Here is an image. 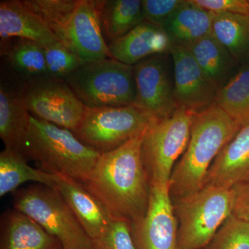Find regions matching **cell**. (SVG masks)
I'll return each instance as SVG.
<instances>
[{"mask_svg": "<svg viewBox=\"0 0 249 249\" xmlns=\"http://www.w3.org/2000/svg\"><path fill=\"white\" fill-rule=\"evenodd\" d=\"M25 98L31 115L73 132L86 110L65 80L49 78L27 83Z\"/></svg>", "mask_w": 249, "mask_h": 249, "instance_id": "9c48e42d", "label": "cell"}, {"mask_svg": "<svg viewBox=\"0 0 249 249\" xmlns=\"http://www.w3.org/2000/svg\"><path fill=\"white\" fill-rule=\"evenodd\" d=\"M188 49L205 76L217 91L231 78L237 62L212 34L198 40Z\"/></svg>", "mask_w": 249, "mask_h": 249, "instance_id": "cb8c5ba5", "label": "cell"}, {"mask_svg": "<svg viewBox=\"0 0 249 249\" xmlns=\"http://www.w3.org/2000/svg\"><path fill=\"white\" fill-rule=\"evenodd\" d=\"M27 160L18 152L4 148L0 154V196L17 191L19 186L34 181L55 188L62 177L36 169L28 164Z\"/></svg>", "mask_w": 249, "mask_h": 249, "instance_id": "603a6c76", "label": "cell"}, {"mask_svg": "<svg viewBox=\"0 0 249 249\" xmlns=\"http://www.w3.org/2000/svg\"><path fill=\"white\" fill-rule=\"evenodd\" d=\"M144 132L115 150L101 154L83 184L113 219L130 224L144 217L150 201V184L142 156Z\"/></svg>", "mask_w": 249, "mask_h": 249, "instance_id": "6da1fadb", "label": "cell"}, {"mask_svg": "<svg viewBox=\"0 0 249 249\" xmlns=\"http://www.w3.org/2000/svg\"><path fill=\"white\" fill-rule=\"evenodd\" d=\"M65 45L84 62L111 58L96 1L78 0L65 31Z\"/></svg>", "mask_w": 249, "mask_h": 249, "instance_id": "5bb4252c", "label": "cell"}, {"mask_svg": "<svg viewBox=\"0 0 249 249\" xmlns=\"http://www.w3.org/2000/svg\"><path fill=\"white\" fill-rule=\"evenodd\" d=\"M130 227L137 249H178V222L169 184L150 186L146 214Z\"/></svg>", "mask_w": 249, "mask_h": 249, "instance_id": "30bf717a", "label": "cell"}, {"mask_svg": "<svg viewBox=\"0 0 249 249\" xmlns=\"http://www.w3.org/2000/svg\"><path fill=\"white\" fill-rule=\"evenodd\" d=\"M55 189L70 206L91 242L107 231L114 219L101 201L82 183L62 178Z\"/></svg>", "mask_w": 249, "mask_h": 249, "instance_id": "9a60e30c", "label": "cell"}, {"mask_svg": "<svg viewBox=\"0 0 249 249\" xmlns=\"http://www.w3.org/2000/svg\"><path fill=\"white\" fill-rule=\"evenodd\" d=\"M0 249H64L56 237L18 210H8L0 219Z\"/></svg>", "mask_w": 249, "mask_h": 249, "instance_id": "d6986e66", "label": "cell"}, {"mask_svg": "<svg viewBox=\"0 0 249 249\" xmlns=\"http://www.w3.org/2000/svg\"><path fill=\"white\" fill-rule=\"evenodd\" d=\"M155 119L135 105L86 107L73 134L85 145L100 153H106L142 133Z\"/></svg>", "mask_w": 249, "mask_h": 249, "instance_id": "ba28073f", "label": "cell"}, {"mask_svg": "<svg viewBox=\"0 0 249 249\" xmlns=\"http://www.w3.org/2000/svg\"><path fill=\"white\" fill-rule=\"evenodd\" d=\"M231 190L232 215L249 222V183H239Z\"/></svg>", "mask_w": 249, "mask_h": 249, "instance_id": "d6a6232c", "label": "cell"}, {"mask_svg": "<svg viewBox=\"0 0 249 249\" xmlns=\"http://www.w3.org/2000/svg\"><path fill=\"white\" fill-rule=\"evenodd\" d=\"M172 46L163 28L143 21L108 48L111 58L133 66L152 55L170 53Z\"/></svg>", "mask_w": 249, "mask_h": 249, "instance_id": "2e32d148", "label": "cell"}, {"mask_svg": "<svg viewBox=\"0 0 249 249\" xmlns=\"http://www.w3.org/2000/svg\"><path fill=\"white\" fill-rule=\"evenodd\" d=\"M173 204L178 249H204L232 214V190L207 185Z\"/></svg>", "mask_w": 249, "mask_h": 249, "instance_id": "277c9868", "label": "cell"}, {"mask_svg": "<svg viewBox=\"0 0 249 249\" xmlns=\"http://www.w3.org/2000/svg\"><path fill=\"white\" fill-rule=\"evenodd\" d=\"M13 205L58 239L64 249H93L89 237L55 188L36 183L18 189L13 193Z\"/></svg>", "mask_w": 249, "mask_h": 249, "instance_id": "8992f818", "label": "cell"}, {"mask_svg": "<svg viewBox=\"0 0 249 249\" xmlns=\"http://www.w3.org/2000/svg\"><path fill=\"white\" fill-rule=\"evenodd\" d=\"M170 53L174 65V96L178 108L194 113L211 107L217 90L207 79L191 51L173 45Z\"/></svg>", "mask_w": 249, "mask_h": 249, "instance_id": "4fadbf2b", "label": "cell"}, {"mask_svg": "<svg viewBox=\"0 0 249 249\" xmlns=\"http://www.w3.org/2000/svg\"><path fill=\"white\" fill-rule=\"evenodd\" d=\"M27 39L47 47L58 42L48 26L24 2V0L0 1V38Z\"/></svg>", "mask_w": 249, "mask_h": 249, "instance_id": "e0dca14e", "label": "cell"}, {"mask_svg": "<svg viewBox=\"0 0 249 249\" xmlns=\"http://www.w3.org/2000/svg\"><path fill=\"white\" fill-rule=\"evenodd\" d=\"M91 244L93 249H137L130 224L123 219H113L107 231Z\"/></svg>", "mask_w": 249, "mask_h": 249, "instance_id": "f546056e", "label": "cell"}, {"mask_svg": "<svg viewBox=\"0 0 249 249\" xmlns=\"http://www.w3.org/2000/svg\"><path fill=\"white\" fill-rule=\"evenodd\" d=\"M198 6L214 14L249 15V0H192Z\"/></svg>", "mask_w": 249, "mask_h": 249, "instance_id": "1f68e13d", "label": "cell"}, {"mask_svg": "<svg viewBox=\"0 0 249 249\" xmlns=\"http://www.w3.org/2000/svg\"><path fill=\"white\" fill-rule=\"evenodd\" d=\"M96 4L107 45L145 21L141 0H101Z\"/></svg>", "mask_w": 249, "mask_h": 249, "instance_id": "7402d4cb", "label": "cell"}, {"mask_svg": "<svg viewBox=\"0 0 249 249\" xmlns=\"http://www.w3.org/2000/svg\"><path fill=\"white\" fill-rule=\"evenodd\" d=\"M27 84L1 59L0 137L5 148L22 155L31 117L26 103Z\"/></svg>", "mask_w": 249, "mask_h": 249, "instance_id": "8fae6325", "label": "cell"}, {"mask_svg": "<svg viewBox=\"0 0 249 249\" xmlns=\"http://www.w3.org/2000/svg\"><path fill=\"white\" fill-rule=\"evenodd\" d=\"M249 183V124L219 152L207 174L205 186L231 188Z\"/></svg>", "mask_w": 249, "mask_h": 249, "instance_id": "ac0fdd59", "label": "cell"}, {"mask_svg": "<svg viewBox=\"0 0 249 249\" xmlns=\"http://www.w3.org/2000/svg\"><path fill=\"white\" fill-rule=\"evenodd\" d=\"M212 35L236 61L249 60V15L214 14Z\"/></svg>", "mask_w": 249, "mask_h": 249, "instance_id": "484cf974", "label": "cell"}, {"mask_svg": "<svg viewBox=\"0 0 249 249\" xmlns=\"http://www.w3.org/2000/svg\"><path fill=\"white\" fill-rule=\"evenodd\" d=\"M214 104L241 127L249 124V60L217 91Z\"/></svg>", "mask_w": 249, "mask_h": 249, "instance_id": "d4e9b609", "label": "cell"}, {"mask_svg": "<svg viewBox=\"0 0 249 249\" xmlns=\"http://www.w3.org/2000/svg\"><path fill=\"white\" fill-rule=\"evenodd\" d=\"M194 114L178 108L169 117L154 119L145 129L142 156L150 186L169 184L177 160L189 142Z\"/></svg>", "mask_w": 249, "mask_h": 249, "instance_id": "52a82bcc", "label": "cell"}, {"mask_svg": "<svg viewBox=\"0 0 249 249\" xmlns=\"http://www.w3.org/2000/svg\"><path fill=\"white\" fill-rule=\"evenodd\" d=\"M204 249H249V222L231 214Z\"/></svg>", "mask_w": 249, "mask_h": 249, "instance_id": "83f0119b", "label": "cell"}, {"mask_svg": "<svg viewBox=\"0 0 249 249\" xmlns=\"http://www.w3.org/2000/svg\"><path fill=\"white\" fill-rule=\"evenodd\" d=\"M49 76L65 80L83 61L60 41L42 47Z\"/></svg>", "mask_w": 249, "mask_h": 249, "instance_id": "f1b7e54d", "label": "cell"}, {"mask_svg": "<svg viewBox=\"0 0 249 249\" xmlns=\"http://www.w3.org/2000/svg\"><path fill=\"white\" fill-rule=\"evenodd\" d=\"M65 45V31L78 0H24ZM66 46V45H65Z\"/></svg>", "mask_w": 249, "mask_h": 249, "instance_id": "4316f807", "label": "cell"}, {"mask_svg": "<svg viewBox=\"0 0 249 249\" xmlns=\"http://www.w3.org/2000/svg\"><path fill=\"white\" fill-rule=\"evenodd\" d=\"M241 128L214 103L195 113L188 146L170 178L172 200L193 194L204 186L211 165Z\"/></svg>", "mask_w": 249, "mask_h": 249, "instance_id": "7a4b0ae2", "label": "cell"}, {"mask_svg": "<svg viewBox=\"0 0 249 249\" xmlns=\"http://www.w3.org/2000/svg\"><path fill=\"white\" fill-rule=\"evenodd\" d=\"M1 59L29 83L50 78L42 46L27 39L13 37L0 42Z\"/></svg>", "mask_w": 249, "mask_h": 249, "instance_id": "44dd1931", "label": "cell"}, {"mask_svg": "<svg viewBox=\"0 0 249 249\" xmlns=\"http://www.w3.org/2000/svg\"><path fill=\"white\" fill-rule=\"evenodd\" d=\"M65 81L87 108L135 104L133 66L115 59L83 62Z\"/></svg>", "mask_w": 249, "mask_h": 249, "instance_id": "5b68a950", "label": "cell"}, {"mask_svg": "<svg viewBox=\"0 0 249 249\" xmlns=\"http://www.w3.org/2000/svg\"><path fill=\"white\" fill-rule=\"evenodd\" d=\"M101 155L70 129L31 115L23 156L39 169L84 184Z\"/></svg>", "mask_w": 249, "mask_h": 249, "instance_id": "3957f363", "label": "cell"}, {"mask_svg": "<svg viewBox=\"0 0 249 249\" xmlns=\"http://www.w3.org/2000/svg\"><path fill=\"white\" fill-rule=\"evenodd\" d=\"M137 87L135 106L156 119L173 115L178 109L165 54L143 59L133 65Z\"/></svg>", "mask_w": 249, "mask_h": 249, "instance_id": "7c38bea8", "label": "cell"}, {"mask_svg": "<svg viewBox=\"0 0 249 249\" xmlns=\"http://www.w3.org/2000/svg\"><path fill=\"white\" fill-rule=\"evenodd\" d=\"M183 2V0H142L145 21L163 28Z\"/></svg>", "mask_w": 249, "mask_h": 249, "instance_id": "4dcf8cb0", "label": "cell"}, {"mask_svg": "<svg viewBox=\"0 0 249 249\" xmlns=\"http://www.w3.org/2000/svg\"><path fill=\"white\" fill-rule=\"evenodd\" d=\"M214 13L206 11L192 0L183 1L163 28L172 45L188 47L212 34Z\"/></svg>", "mask_w": 249, "mask_h": 249, "instance_id": "ffe728a7", "label": "cell"}]
</instances>
